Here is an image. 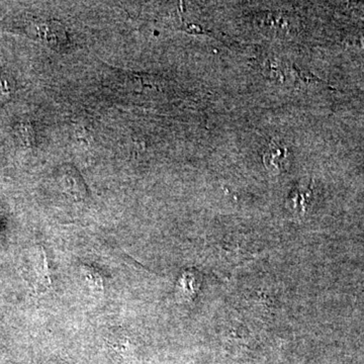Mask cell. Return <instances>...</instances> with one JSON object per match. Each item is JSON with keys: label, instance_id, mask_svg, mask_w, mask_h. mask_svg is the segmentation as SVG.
I'll use <instances>...</instances> for the list:
<instances>
[{"label": "cell", "instance_id": "6da1fadb", "mask_svg": "<svg viewBox=\"0 0 364 364\" xmlns=\"http://www.w3.org/2000/svg\"><path fill=\"white\" fill-rule=\"evenodd\" d=\"M56 178L64 193L76 202L85 200L87 198L88 189L85 181L73 165H62L61 168L57 171Z\"/></svg>", "mask_w": 364, "mask_h": 364}, {"label": "cell", "instance_id": "7a4b0ae2", "mask_svg": "<svg viewBox=\"0 0 364 364\" xmlns=\"http://www.w3.org/2000/svg\"><path fill=\"white\" fill-rule=\"evenodd\" d=\"M37 30L39 31L42 40L46 41L55 50L63 48L68 42L64 26L59 21H48L44 25L38 26Z\"/></svg>", "mask_w": 364, "mask_h": 364}, {"label": "cell", "instance_id": "3957f363", "mask_svg": "<svg viewBox=\"0 0 364 364\" xmlns=\"http://www.w3.org/2000/svg\"><path fill=\"white\" fill-rule=\"evenodd\" d=\"M287 150L284 146L272 141L269 144L264 155L263 163L267 169L272 172H280L284 169V162L287 160Z\"/></svg>", "mask_w": 364, "mask_h": 364}]
</instances>
